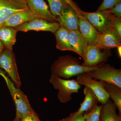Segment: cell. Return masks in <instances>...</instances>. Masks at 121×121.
Segmentation results:
<instances>
[{"instance_id": "obj_1", "label": "cell", "mask_w": 121, "mask_h": 121, "mask_svg": "<svg viewBox=\"0 0 121 121\" xmlns=\"http://www.w3.org/2000/svg\"><path fill=\"white\" fill-rule=\"evenodd\" d=\"M89 67L80 64L76 58L70 55L60 56L52 65V74L65 79H69L73 76L86 73L97 67Z\"/></svg>"}, {"instance_id": "obj_2", "label": "cell", "mask_w": 121, "mask_h": 121, "mask_svg": "<svg viewBox=\"0 0 121 121\" xmlns=\"http://www.w3.org/2000/svg\"><path fill=\"white\" fill-rule=\"evenodd\" d=\"M0 75L5 80L15 103L16 108L15 118L20 119L25 115L35 111L31 106L27 96L19 88L15 86L14 84L0 69Z\"/></svg>"}, {"instance_id": "obj_3", "label": "cell", "mask_w": 121, "mask_h": 121, "mask_svg": "<svg viewBox=\"0 0 121 121\" xmlns=\"http://www.w3.org/2000/svg\"><path fill=\"white\" fill-rule=\"evenodd\" d=\"M49 81L54 89L59 91L57 98L62 103L71 101L72 94L78 93L81 88V86L75 79H65L54 75H51Z\"/></svg>"}, {"instance_id": "obj_4", "label": "cell", "mask_w": 121, "mask_h": 121, "mask_svg": "<svg viewBox=\"0 0 121 121\" xmlns=\"http://www.w3.org/2000/svg\"><path fill=\"white\" fill-rule=\"evenodd\" d=\"M81 14L95 28L99 34L113 29V20L115 16L108 10L86 12L82 11Z\"/></svg>"}, {"instance_id": "obj_5", "label": "cell", "mask_w": 121, "mask_h": 121, "mask_svg": "<svg viewBox=\"0 0 121 121\" xmlns=\"http://www.w3.org/2000/svg\"><path fill=\"white\" fill-rule=\"evenodd\" d=\"M91 78L115 84L121 87V70L108 64L102 63L97 68L86 72Z\"/></svg>"}, {"instance_id": "obj_6", "label": "cell", "mask_w": 121, "mask_h": 121, "mask_svg": "<svg viewBox=\"0 0 121 121\" xmlns=\"http://www.w3.org/2000/svg\"><path fill=\"white\" fill-rule=\"evenodd\" d=\"M112 55L111 50H104L95 44H89L84 51L82 59L84 66L93 67L104 63Z\"/></svg>"}, {"instance_id": "obj_7", "label": "cell", "mask_w": 121, "mask_h": 121, "mask_svg": "<svg viewBox=\"0 0 121 121\" xmlns=\"http://www.w3.org/2000/svg\"><path fill=\"white\" fill-rule=\"evenodd\" d=\"M75 80L80 86L91 89L97 97L99 102L102 104H105L109 99L104 88L105 82L94 79L86 73L78 75Z\"/></svg>"}, {"instance_id": "obj_8", "label": "cell", "mask_w": 121, "mask_h": 121, "mask_svg": "<svg viewBox=\"0 0 121 121\" xmlns=\"http://www.w3.org/2000/svg\"><path fill=\"white\" fill-rule=\"evenodd\" d=\"M0 67L5 71L17 87L20 88L21 83L15 56L12 51L4 48L0 54Z\"/></svg>"}, {"instance_id": "obj_9", "label": "cell", "mask_w": 121, "mask_h": 121, "mask_svg": "<svg viewBox=\"0 0 121 121\" xmlns=\"http://www.w3.org/2000/svg\"><path fill=\"white\" fill-rule=\"evenodd\" d=\"M27 9L26 0H0V27L13 14Z\"/></svg>"}, {"instance_id": "obj_10", "label": "cell", "mask_w": 121, "mask_h": 121, "mask_svg": "<svg viewBox=\"0 0 121 121\" xmlns=\"http://www.w3.org/2000/svg\"><path fill=\"white\" fill-rule=\"evenodd\" d=\"M58 22H51L40 18H36L15 28L18 31L26 32L29 31H49L55 34L60 27Z\"/></svg>"}, {"instance_id": "obj_11", "label": "cell", "mask_w": 121, "mask_h": 121, "mask_svg": "<svg viewBox=\"0 0 121 121\" xmlns=\"http://www.w3.org/2000/svg\"><path fill=\"white\" fill-rule=\"evenodd\" d=\"M28 9L39 18L51 22H58V17L52 15L44 0H26Z\"/></svg>"}, {"instance_id": "obj_12", "label": "cell", "mask_w": 121, "mask_h": 121, "mask_svg": "<svg viewBox=\"0 0 121 121\" xmlns=\"http://www.w3.org/2000/svg\"><path fill=\"white\" fill-rule=\"evenodd\" d=\"M121 38L114 30H108L98 35L94 44L104 50H111L121 45Z\"/></svg>"}, {"instance_id": "obj_13", "label": "cell", "mask_w": 121, "mask_h": 121, "mask_svg": "<svg viewBox=\"0 0 121 121\" xmlns=\"http://www.w3.org/2000/svg\"><path fill=\"white\" fill-rule=\"evenodd\" d=\"M79 17L73 9L68 5L61 15L58 17V22L60 26L69 31L78 30V22Z\"/></svg>"}, {"instance_id": "obj_14", "label": "cell", "mask_w": 121, "mask_h": 121, "mask_svg": "<svg viewBox=\"0 0 121 121\" xmlns=\"http://www.w3.org/2000/svg\"><path fill=\"white\" fill-rule=\"evenodd\" d=\"M36 18L39 17L33 13L28 9L17 13L12 15L3 26L15 28Z\"/></svg>"}, {"instance_id": "obj_15", "label": "cell", "mask_w": 121, "mask_h": 121, "mask_svg": "<svg viewBox=\"0 0 121 121\" xmlns=\"http://www.w3.org/2000/svg\"><path fill=\"white\" fill-rule=\"evenodd\" d=\"M78 26L79 30L88 44H94L99 33L92 25L83 17L79 18Z\"/></svg>"}, {"instance_id": "obj_16", "label": "cell", "mask_w": 121, "mask_h": 121, "mask_svg": "<svg viewBox=\"0 0 121 121\" xmlns=\"http://www.w3.org/2000/svg\"><path fill=\"white\" fill-rule=\"evenodd\" d=\"M69 31V40L74 52L82 58L87 47L89 45L79 30Z\"/></svg>"}, {"instance_id": "obj_17", "label": "cell", "mask_w": 121, "mask_h": 121, "mask_svg": "<svg viewBox=\"0 0 121 121\" xmlns=\"http://www.w3.org/2000/svg\"><path fill=\"white\" fill-rule=\"evenodd\" d=\"M17 32L15 28L12 27L3 26L0 27V41L4 48L12 51L16 41Z\"/></svg>"}, {"instance_id": "obj_18", "label": "cell", "mask_w": 121, "mask_h": 121, "mask_svg": "<svg viewBox=\"0 0 121 121\" xmlns=\"http://www.w3.org/2000/svg\"><path fill=\"white\" fill-rule=\"evenodd\" d=\"M83 93L85 98L84 101L80 104V108L78 111H76L77 114H84L90 112L99 103L97 96L90 88L85 86Z\"/></svg>"}, {"instance_id": "obj_19", "label": "cell", "mask_w": 121, "mask_h": 121, "mask_svg": "<svg viewBox=\"0 0 121 121\" xmlns=\"http://www.w3.org/2000/svg\"><path fill=\"white\" fill-rule=\"evenodd\" d=\"M117 109L115 104L109 99L103 104L100 112V121H121V115L117 114Z\"/></svg>"}, {"instance_id": "obj_20", "label": "cell", "mask_w": 121, "mask_h": 121, "mask_svg": "<svg viewBox=\"0 0 121 121\" xmlns=\"http://www.w3.org/2000/svg\"><path fill=\"white\" fill-rule=\"evenodd\" d=\"M56 39V48L62 51H74L69 40V31L60 26L55 33Z\"/></svg>"}, {"instance_id": "obj_21", "label": "cell", "mask_w": 121, "mask_h": 121, "mask_svg": "<svg viewBox=\"0 0 121 121\" xmlns=\"http://www.w3.org/2000/svg\"><path fill=\"white\" fill-rule=\"evenodd\" d=\"M104 88L108 93L109 98L112 100L117 107L119 114L121 115V87L115 84L105 82Z\"/></svg>"}, {"instance_id": "obj_22", "label": "cell", "mask_w": 121, "mask_h": 121, "mask_svg": "<svg viewBox=\"0 0 121 121\" xmlns=\"http://www.w3.org/2000/svg\"><path fill=\"white\" fill-rule=\"evenodd\" d=\"M52 15L58 17L62 14L65 7L68 5L64 0H47Z\"/></svg>"}, {"instance_id": "obj_23", "label": "cell", "mask_w": 121, "mask_h": 121, "mask_svg": "<svg viewBox=\"0 0 121 121\" xmlns=\"http://www.w3.org/2000/svg\"><path fill=\"white\" fill-rule=\"evenodd\" d=\"M103 104L98 105L96 104L92 110L83 115V121H100V112Z\"/></svg>"}, {"instance_id": "obj_24", "label": "cell", "mask_w": 121, "mask_h": 121, "mask_svg": "<svg viewBox=\"0 0 121 121\" xmlns=\"http://www.w3.org/2000/svg\"><path fill=\"white\" fill-rule=\"evenodd\" d=\"M121 2V0H103L101 5L99 7L98 11L109 10Z\"/></svg>"}, {"instance_id": "obj_25", "label": "cell", "mask_w": 121, "mask_h": 121, "mask_svg": "<svg viewBox=\"0 0 121 121\" xmlns=\"http://www.w3.org/2000/svg\"><path fill=\"white\" fill-rule=\"evenodd\" d=\"M113 29L117 35L121 38V19L114 16L113 20Z\"/></svg>"}, {"instance_id": "obj_26", "label": "cell", "mask_w": 121, "mask_h": 121, "mask_svg": "<svg viewBox=\"0 0 121 121\" xmlns=\"http://www.w3.org/2000/svg\"><path fill=\"white\" fill-rule=\"evenodd\" d=\"M83 115L77 114L75 112L71 114L69 117L60 119L59 121H83Z\"/></svg>"}, {"instance_id": "obj_27", "label": "cell", "mask_w": 121, "mask_h": 121, "mask_svg": "<svg viewBox=\"0 0 121 121\" xmlns=\"http://www.w3.org/2000/svg\"><path fill=\"white\" fill-rule=\"evenodd\" d=\"M39 116L35 111L25 115L20 119V121H39Z\"/></svg>"}, {"instance_id": "obj_28", "label": "cell", "mask_w": 121, "mask_h": 121, "mask_svg": "<svg viewBox=\"0 0 121 121\" xmlns=\"http://www.w3.org/2000/svg\"><path fill=\"white\" fill-rule=\"evenodd\" d=\"M110 13L115 16L119 18L121 17V2L115 5L112 9L108 10Z\"/></svg>"}, {"instance_id": "obj_29", "label": "cell", "mask_w": 121, "mask_h": 121, "mask_svg": "<svg viewBox=\"0 0 121 121\" xmlns=\"http://www.w3.org/2000/svg\"><path fill=\"white\" fill-rule=\"evenodd\" d=\"M64 0L66 1L68 4L77 13L79 17H83V16L81 14L82 10L79 9V8L77 6V5L72 0Z\"/></svg>"}, {"instance_id": "obj_30", "label": "cell", "mask_w": 121, "mask_h": 121, "mask_svg": "<svg viewBox=\"0 0 121 121\" xmlns=\"http://www.w3.org/2000/svg\"><path fill=\"white\" fill-rule=\"evenodd\" d=\"M117 53L119 58H121V45L118 46L117 47Z\"/></svg>"}, {"instance_id": "obj_31", "label": "cell", "mask_w": 121, "mask_h": 121, "mask_svg": "<svg viewBox=\"0 0 121 121\" xmlns=\"http://www.w3.org/2000/svg\"><path fill=\"white\" fill-rule=\"evenodd\" d=\"M4 48V45H3L2 43L0 41V53H1Z\"/></svg>"}, {"instance_id": "obj_32", "label": "cell", "mask_w": 121, "mask_h": 121, "mask_svg": "<svg viewBox=\"0 0 121 121\" xmlns=\"http://www.w3.org/2000/svg\"><path fill=\"white\" fill-rule=\"evenodd\" d=\"M13 121H20V119H17L15 118Z\"/></svg>"}, {"instance_id": "obj_33", "label": "cell", "mask_w": 121, "mask_h": 121, "mask_svg": "<svg viewBox=\"0 0 121 121\" xmlns=\"http://www.w3.org/2000/svg\"><path fill=\"white\" fill-rule=\"evenodd\" d=\"M39 121H41V120H40H40H39Z\"/></svg>"}]
</instances>
